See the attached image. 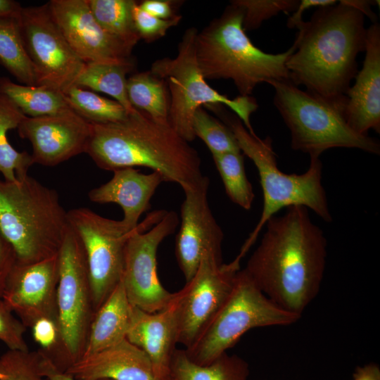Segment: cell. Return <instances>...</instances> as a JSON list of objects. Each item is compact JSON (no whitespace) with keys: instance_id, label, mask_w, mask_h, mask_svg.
Segmentation results:
<instances>
[{"instance_id":"19","label":"cell","mask_w":380,"mask_h":380,"mask_svg":"<svg viewBox=\"0 0 380 380\" xmlns=\"http://www.w3.org/2000/svg\"><path fill=\"white\" fill-rule=\"evenodd\" d=\"M126 338L147 355L155 380H171V364L178 343L176 309L172 299L167 307L156 312L132 305Z\"/></svg>"},{"instance_id":"1","label":"cell","mask_w":380,"mask_h":380,"mask_svg":"<svg viewBox=\"0 0 380 380\" xmlns=\"http://www.w3.org/2000/svg\"><path fill=\"white\" fill-rule=\"evenodd\" d=\"M260 243L243 269L262 292L300 316L318 294L327 260V239L308 209L286 208L266 223Z\"/></svg>"},{"instance_id":"8","label":"cell","mask_w":380,"mask_h":380,"mask_svg":"<svg viewBox=\"0 0 380 380\" xmlns=\"http://www.w3.org/2000/svg\"><path fill=\"white\" fill-rule=\"evenodd\" d=\"M300 317L274 303L240 270L226 300L184 350L194 363L207 365L227 353L248 330L288 326Z\"/></svg>"},{"instance_id":"23","label":"cell","mask_w":380,"mask_h":380,"mask_svg":"<svg viewBox=\"0 0 380 380\" xmlns=\"http://www.w3.org/2000/svg\"><path fill=\"white\" fill-rule=\"evenodd\" d=\"M131 310L132 305L120 281L94 313L82 358L125 339Z\"/></svg>"},{"instance_id":"41","label":"cell","mask_w":380,"mask_h":380,"mask_svg":"<svg viewBox=\"0 0 380 380\" xmlns=\"http://www.w3.org/2000/svg\"><path fill=\"white\" fill-rule=\"evenodd\" d=\"M38 351V350H37ZM39 355V367L40 374L49 380H75L68 372H61L47 357L38 351Z\"/></svg>"},{"instance_id":"36","label":"cell","mask_w":380,"mask_h":380,"mask_svg":"<svg viewBox=\"0 0 380 380\" xmlns=\"http://www.w3.org/2000/svg\"><path fill=\"white\" fill-rule=\"evenodd\" d=\"M132 15L139 38L146 42H153L164 37L170 28L177 25L182 20L180 15L170 19L155 17L144 11L137 1L133 7Z\"/></svg>"},{"instance_id":"15","label":"cell","mask_w":380,"mask_h":380,"mask_svg":"<svg viewBox=\"0 0 380 380\" xmlns=\"http://www.w3.org/2000/svg\"><path fill=\"white\" fill-rule=\"evenodd\" d=\"M209 184L208 177L203 175L198 182L182 189L184 198L175 255L186 282L193 277L205 253H222L224 233L210 208Z\"/></svg>"},{"instance_id":"20","label":"cell","mask_w":380,"mask_h":380,"mask_svg":"<svg viewBox=\"0 0 380 380\" xmlns=\"http://www.w3.org/2000/svg\"><path fill=\"white\" fill-rule=\"evenodd\" d=\"M365 56L355 84L346 93V117L356 133L367 135L372 129L380 132V25L367 28Z\"/></svg>"},{"instance_id":"5","label":"cell","mask_w":380,"mask_h":380,"mask_svg":"<svg viewBox=\"0 0 380 380\" xmlns=\"http://www.w3.org/2000/svg\"><path fill=\"white\" fill-rule=\"evenodd\" d=\"M209 108L232 130L241 153L255 165L262 191L263 205L260 220L241 246L237 258L241 260L245 256L267 222L284 208L304 206L325 222L332 221L322 183L323 166L319 158L310 157L309 167L303 174H286L277 165L270 137L260 139L256 134H251L239 118L227 112L222 105H213Z\"/></svg>"},{"instance_id":"30","label":"cell","mask_w":380,"mask_h":380,"mask_svg":"<svg viewBox=\"0 0 380 380\" xmlns=\"http://www.w3.org/2000/svg\"><path fill=\"white\" fill-rule=\"evenodd\" d=\"M99 25L110 34L133 49L140 39L133 20V0H87Z\"/></svg>"},{"instance_id":"11","label":"cell","mask_w":380,"mask_h":380,"mask_svg":"<svg viewBox=\"0 0 380 380\" xmlns=\"http://www.w3.org/2000/svg\"><path fill=\"white\" fill-rule=\"evenodd\" d=\"M178 223L175 212L155 210L139 222L127 240L121 281L130 304L141 310L160 311L173 298L174 293L167 291L158 278L157 251Z\"/></svg>"},{"instance_id":"10","label":"cell","mask_w":380,"mask_h":380,"mask_svg":"<svg viewBox=\"0 0 380 380\" xmlns=\"http://www.w3.org/2000/svg\"><path fill=\"white\" fill-rule=\"evenodd\" d=\"M58 259V319L62 344L70 368L83 357L95 313L84 248L70 226L59 249Z\"/></svg>"},{"instance_id":"12","label":"cell","mask_w":380,"mask_h":380,"mask_svg":"<svg viewBox=\"0 0 380 380\" xmlns=\"http://www.w3.org/2000/svg\"><path fill=\"white\" fill-rule=\"evenodd\" d=\"M68 220L84 248L96 312L122 280L126 244L138 227L129 231L87 208L69 210Z\"/></svg>"},{"instance_id":"17","label":"cell","mask_w":380,"mask_h":380,"mask_svg":"<svg viewBox=\"0 0 380 380\" xmlns=\"http://www.w3.org/2000/svg\"><path fill=\"white\" fill-rule=\"evenodd\" d=\"M17 129L32 144L34 163L55 166L85 153L91 123L70 109L52 115L25 116Z\"/></svg>"},{"instance_id":"33","label":"cell","mask_w":380,"mask_h":380,"mask_svg":"<svg viewBox=\"0 0 380 380\" xmlns=\"http://www.w3.org/2000/svg\"><path fill=\"white\" fill-rule=\"evenodd\" d=\"M192 128L195 137L205 143L212 155L241 152L232 130L202 107L194 115Z\"/></svg>"},{"instance_id":"38","label":"cell","mask_w":380,"mask_h":380,"mask_svg":"<svg viewBox=\"0 0 380 380\" xmlns=\"http://www.w3.org/2000/svg\"><path fill=\"white\" fill-rule=\"evenodd\" d=\"M16 263L17 256L15 250L0 231V298Z\"/></svg>"},{"instance_id":"42","label":"cell","mask_w":380,"mask_h":380,"mask_svg":"<svg viewBox=\"0 0 380 380\" xmlns=\"http://www.w3.org/2000/svg\"><path fill=\"white\" fill-rule=\"evenodd\" d=\"M352 380H380V367L374 362L357 367Z\"/></svg>"},{"instance_id":"2","label":"cell","mask_w":380,"mask_h":380,"mask_svg":"<svg viewBox=\"0 0 380 380\" xmlns=\"http://www.w3.org/2000/svg\"><path fill=\"white\" fill-rule=\"evenodd\" d=\"M296 50L286 67L296 86L325 98L346 96L365 51L367 29L364 14L348 0L319 7L296 28Z\"/></svg>"},{"instance_id":"31","label":"cell","mask_w":380,"mask_h":380,"mask_svg":"<svg viewBox=\"0 0 380 380\" xmlns=\"http://www.w3.org/2000/svg\"><path fill=\"white\" fill-rule=\"evenodd\" d=\"M61 94L70 108L90 123L119 122L129 115L118 101L76 85L70 87Z\"/></svg>"},{"instance_id":"43","label":"cell","mask_w":380,"mask_h":380,"mask_svg":"<svg viewBox=\"0 0 380 380\" xmlns=\"http://www.w3.org/2000/svg\"><path fill=\"white\" fill-rule=\"evenodd\" d=\"M23 7L12 0H0V18H18Z\"/></svg>"},{"instance_id":"40","label":"cell","mask_w":380,"mask_h":380,"mask_svg":"<svg viewBox=\"0 0 380 380\" xmlns=\"http://www.w3.org/2000/svg\"><path fill=\"white\" fill-rule=\"evenodd\" d=\"M337 3L335 0H302L300 1L296 10L291 15L286 23L289 28H297L303 22L302 15L310 8H319L333 6Z\"/></svg>"},{"instance_id":"22","label":"cell","mask_w":380,"mask_h":380,"mask_svg":"<svg viewBox=\"0 0 380 380\" xmlns=\"http://www.w3.org/2000/svg\"><path fill=\"white\" fill-rule=\"evenodd\" d=\"M66 372L75 380H155L147 355L127 338L82 358Z\"/></svg>"},{"instance_id":"21","label":"cell","mask_w":380,"mask_h":380,"mask_svg":"<svg viewBox=\"0 0 380 380\" xmlns=\"http://www.w3.org/2000/svg\"><path fill=\"white\" fill-rule=\"evenodd\" d=\"M163 182L156 172L144 174L134 167L121 168L113 171L108 182L92 189L88 196L94 203H113L120 206L124 214L121 221L132 231L138 227L141 215L150 208L151 200Z\"/></svg>"},{"instance_id":"7","label":"cell","mask_w":380,"mask_h":380,"mask_svg":"<svg viewBox=\"0 0 380 380\" xmlns=\"http://www.w3.org/2000/svg\"><path fill=\"white\" fill-rule=\"evenodd\" d=\"M267 83L274 90V104L290 130L292 149L317 158L333 148L380 153L376 139L359 134L349 127L346 117V96L325 98L302 90L290 80Z\"/></svg>"},{"instance_id":"32","label":"cell","mask_w":380,"mask_h":380,"mask_svg":"<svg viewBox=\"0 0 380 380\" xmlns=\"http://www.w3.org/2000/svg\"><path fill=\"white\" fill-rule=\"evenodd\" d=\"M212 157L229 199L244 210H250L255 194L246 174L243 154L230 152Z\"/></svg>"},{"instance_id":"6","label":"cell","mask_w":380,"mask_h":380,"mask_svg":"<svg viewBox=\"0 0 380 380\" xmlns=\"http://www.w3.org/2000/svg\"><path fill=\"white\" fill-rule=\"evenodd\" d=\"M68 229V212L54 189L29 175L16 182L0 179V231L18 263L57 255Z\"/></svg>"},{"instance_id":"25","label":"cell","mask_w":380,"mask_h":380,"mask_svg":"<svg viewBox=\"0 0 380 380\" xmlns=\"http://www.w3.org/2000/svg\"><path fill=\"white\" fill-rule=\"evenodd\" d=\"M126 89L136 110L158 123L170 125V96L164 80L150 70L138 72L127 79Z\"/></svg>"},{"instance_id":"4","label":"cell","mask_w":380,"mask_h":380,"mask_svg":"<svg viewBox=\"0 0 380 380\" xmlns=\"http://www.w3.org/2000/svg\"><path fill=\"white\" fill-rule=\"evenodd\" d=\"M243 19V9L231 3L197 32L196 54L203 77L232 80L241 96H251L260 83L290 80L286 62L295 45L280 53L264 52L246 35Z\"/></svg>"},{"instance_id":"26","label":"cell","mask_w":380,"mask_h":380,"mask_svg":"<svg viewBox=\"0 0 380 380\" xmlns=\"http://www.w3.org/2000/svg\"><path fill=\"white\" fill-rule=\"evenodd\" d=\"M25 117L16 105L0 93V173L6 182L23 179L34 164L31 154L16 151L7 137L8 131L18 128Z\"/></svg>"},{"instance_id":"34","label":"cell","mask_w":380,"mask_h":380,"mask_svg":"<svg viewBox=\"0 0 380 380\" xmlns=\"http://www.w3.org/2000/svg\"><path fill=\"white\" fill-rule=\"evenodd\" d=\"M38 351L8 350L0 357V380H49L40 374Z\"/></svg>"},{"instance_id":"3","label":"cell","mask_w":380,"mask_h":380,"mask_svg":"<svg viewBox=\"0 0 380 380\" xmlns=\"http://www.w3.org/2000/svg\"><path fill=\"white\" fill-rule=\"evenodd\" d=\"M189 143L170 125L137 110L119 122L91 123L85 153L103 170L148 167L183 189L203 177L199 154Z\"/></svg>"},{"instance_id":"35","label":"cell","mask_w":380,"mask_h":380,"mask_svg":"<svg viewBox=\"0 0 380 380\" xmlns=\"http://www.w3.org/2000/svg\"><path fill=\"white\" fill-rule=\"evenodd\" d=\"M298 0H234L231 3L243 11V28L246 31L258 29L262 23L280 12L295 11Z\"/></svg>"},{"instance_id":"29","label":"cell","mask_w":380,"mask_h":380,"mask_svg":"<svg viewBox=\"0 0 380 380\" xmlns=\"http://www.w3.org/2000/svg\"><path fill=\"white\" fill-rule=\"evenodd\" d=\"M18 18H0V63L18 82L25 85L37 86L34 70L23 44Z\"/></svg>"},{"instance_id":"27","label":"cell","mask_w":380,"mask_h":380,"mask_svg":"<svg viewBox=\"0 0 380 380\" xmlns=\"http://www.w3.org/2000/svg\"><path fill=\"white\" fill-rule=\"evenodd\" d=\"M0 93L30 118L52 115L71 109L63 94L45 87L19 84L0 77Z\"/></svg>"},{"instance_id":"16","label":"cell","mask_w":380,"mask_h":380,"mask_svg":"<svg viewBox=\"0 0 380 380\" xmlns=\"http://www.w3.org/2000/svg\"><path fill=\"white\" fill-rule=\"evenodd\" d=\"M50 13L75 53L85 63H129L132 48L107 32L87 0H51Z\"/></svg>"},{"instance_id":"24","label":"cell","mask_w":380,"mask_h":380,"mask_svg":"<svg viewBox=\"0 0 380 380\" xmlns=\"http://www.w3.org/2000/svg\"><path fill=\"white\" fill-rule=\"evenodd\" d=\"M249 367L236 355L225 353L207 365L192 362L184 350L177 349L171 364V380H248Z\"/></svg>"},{"instance_id":"18","label":"cell","mask_w":380,"mask_h":380,"mask_svg":"<svg viewBox=\"0 0 380 380\" xmlns=\"http://www.w3.org/2000/svg\"><path fill=\"white\" fill-rule=\"evenodd\" d=\"M58 254L32 264L16 263L1 298L27 328L42 318L58 319Z\"/></svg>"},{"instance_id":"39","label":"cell","mask_w":380,"mask_h":380,"mask_svg":"<svg viewBox=\"0 0 380 380\" xmlns=\"http://www.w3.org/2000/svg\"><path fill=\"white\" fill-rule=\"evenodd\" d=\"M179 1L169 0H144L139 6L148 13L160 19H170L177 15L175 8Z\"/></svg>"},{"instance_id":"37","label":"cell","mask_w":380,"mask_h":380,"mask_svg":"<svg viewBox=\"0 0 380 380\" xmlns=\"http://www.w3.org/2000/svg\"><path fill=\"white\" fill-rule=\"evenodd\" d=\"M6 302L0 298V340L8 350L27 351V344L24 338L27 327L13 315Z\"/></svg>"},{"instance_id":"44","label":"cell","mask_w":380,"mask_h":380,"mask_svg":"<svg viewBox=\"0 0 380 380\" xmlns=\"http://www.w3.org/2000/svg\"><path fill=\"white\" fill-rule=\"evenodd\" d=\"M98 380H111V379H98Z\"/></svg>"},{"instance_id":"13","label":"cell","mask_w":380,"mask_h":380,"mask_svg":"<svg viewBox=\"0 0 380 380\" xmlns=\"http://www.w3.org/2000/svg\"><path fill=\"white\" fill-rule=\"evenodd\" d=\"M18 20L37 86L63 93L74 85L86 63L72 50L56 25L48 4L23 7Z\"/></svg>"},{"instance_id":"9","label":"cell","mask_w":380,"mask_h":380,"mask_svg":"<svg viewBox=\"0 0 380 380\" xmlns=\"http://www.w3.org/2000/svg\"><path fill=\"white\" fill-rule=\"evenodd\" d=\"M197 30L187 29L179 43L175 58L155 61L150 71L166 82L170 96L169 124L184 139L190 142L194 136L192 121L202 106L221 104L231 109L247 130L255 134L250 117L258 105L251 96L229 99L211 87L203 77L196 58L195 40Z\"/></svg>"},{"instance_id":"14","label":"cell","mask_w":380,"mask_h":380,"mask_svg":"<svg viewBox=\"0 0 380 380\" xmlns=\"http://www.w3.org/2000/svg\"><path fill=\"white\" fill-rule=\"evenodd\" d=\"M240 261L223 263L222 253H205L193 277L174 293L178 343L188 348L229 294Z\"/></svg>"},{"instance_id":"28","label":"cell","mask_w":380,"mask_h":380,"mask_svg":"<svg viewBox=\"0 0 380 380\" xmlns=\"http://www.w3.org/2000/svg\"><path fill=\"white\" fill-rule=\"evenodd\" d=\"M134 66V62L86 63L74 85L110 95L130 114L137 110L131 105L127 97L126 75L132 71Z\"/></svg>"}]
</instances>
